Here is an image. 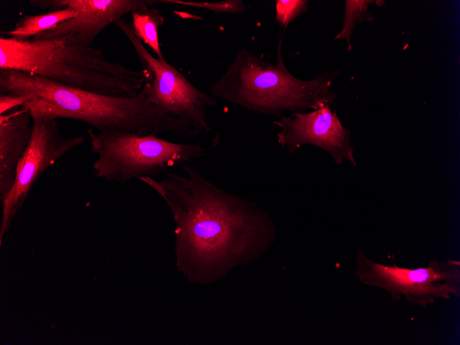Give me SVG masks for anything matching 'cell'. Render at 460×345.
I'll return each mask as SVG.
<instances>
[{
	"mask_svg": "<svg viewBox=\"0 0 460 345\" xmlns=\"http://www.w3.org/2000/svg\"><path fill=\"white\" fill-rule=\"evenodd\" d=\"M181 167L183 174L138 179L155 190L172 213L178 271L190 283L210 284L265 253L276 229L256 204L227 192L188 163Z\"/></svg>",
	"mask_w": 460,
	"mask_h": 345,
	"instance_id": "6da1fadb",
	"label": "cell"
},
{
	"mask_svg": "<svg viewBox=\"0 0 460 345\" xmlns=\"http://www.w3.org/2000/svg\"><path fill=\"white\" fill-rule=\"evenodd\" d=\"M29 3L35 8L54 10L70 8L78 13L77 17L32 39L63 37L69 43L87 46L103 30L125 14L138 8L162 3V0H30Z\"/></svg>",
	"mask_w": 460,
	"mask_h": 345,
	"instance_id": "30bf717a",
	"label": "cell"
},
{
	"mask_svg": "<svg viewBox=\"0 0 460 345\" xmlns=\"http://www.w3.org/2000/svg\"><path fill=\"white\" fill-rule=\"evenodd\" d=\"M282 39L278 41L275 63L244 48L239 50L224 73L209 86L212 95L258 114L278 116L285 112L330 106L337 96L331 87L340 70L323 72L308 81L295 77L283 61Z\"/></svg>",
	"mask_w": 460,
	"mask_h": 345,
	"instance_id": "277c9868",
	"label": "cell"
},
{
	"mask_svg": "<svg viewBox=\"0 0 460 345\" xmlns=\"http://www.w3.org/2000/svg\"><path fill=\"white\" fill-rule=\"evenodd\" d=\"M77 15V12L70 8L56 10L38 15H25L19 19L13 29L3 31L1 35L17 40H28Z\"/></svg>",
	"mask_w": 460,
	"mask_h": 345,
	"instance_id": "7c38bea8",
	"label": "cell"
},
{
	"mask_svg": "<svg viewBox=\"0 0 460 345\" xmlns=\"http://www.w3.org/2000/svg\"><path fill=\"white\" fill-rule=\"evenodd\" d=\"M0 69L41 76L87 91L118 97L138 95L145 72L107 61L101 49L63 37L17 40L1 36Z\"/></svg>",
	"mask_w": 460,
	"mask_h": 345,
	"instance_id": "3957f363",
	"label": "cell"
},
{
	"mask_svg": "<svg viewBox=\"0 0 460 345\" xmlns=\"http://www.w3.org/2000/svg\"><path fill=\"white\" fill-rule=\"evenodd\" d=\"M127 38L145 72L140 92L165 114L178 118L202 132L211 128L207 120V107L216 105L215 99L194 86L165 59L155 58L144 46L124 18L114 23Z\"/></svg>",
	"mask_w": 460,
	"mask_h": 345,
	"instance_id": "8992f818",
	"label": "cell"
},
{
	"mask_svg": "<svg viewBox=\"0 0 460 345\" xmlns=\"http://www.w3.org/2000/svg\"><path fill=\"white\" fill-rule=\"evenodd\" d=\"M375 1L370 0H346L344 2V15L342 30L335 36V40L345 39L347 42V50L352 49L351 37L353 31L359 23L363 21H372L375 17L368 11L370 4Z\"/></svg>",
	"mask_w": 460,
	"mask_h": 345,
	"instance_id": "5bb4252c",
	"label": "cell"
},
{
	"mask_svg": "<svg viewBox=\"0 0 460 345\" xmlns=\"http://www.w3.org/2000/svg\"><path fill=\"white\" fill-rule=\"evenodd\" d=\"M32 132L28 147L19 162L14 184L2 202L0 244L12 220L21 209L34 184L44 171L76 147L83 136H64L56 118L32 116Z\"/></svg>",
	"mask_w": 460,
	"mask_h": 345,
	"instance_id": "ba28073f",
	"label": "cell"
},
{
	"mask_svg": "<svg viewBox=\"0 0 460 345\" xmlns=\"http://www.w3.org/2000/svg\"><path fill=\"white\" fill-rule=\"evenodd\" d=\"M131 15L135 34L155 52L158 59H164L158 38V29L165 22L160 11L152 6H144L134 10Z\"/></svg>",
	"mask_w": 460,
	"mask_h": 345,
	"instance_id": "4fadbf2b",
	"label": "cell"
},
{
	"mask_svg": "<svg viewBox=\"0 0 460 345\" xmlns=\"http://www.w3.org/2000/svg\"><path fill=\"white\" fill-rule=\"evenodd\" d=\"M273 124L280 129L277 132L278 144L289 154L304 145H313L326 151L335 164H342L346 159L357 165L351 132L330 106L282 115Z\"/></svg>",
	"mask_w": 460,
	"mask_h": 345,
	"instance_id": "9c48e42d",
	"label": "cell"
},
{
	"mask_svg": "<svg viewBox=\"0 0 460 345\" xmlns=\"http://www.w3.org/2000/svg\"><path fill=\"white\" fill-rule=\"evenodd\" d=\"M355 275L361 283L386 291L393 302L404 297L425 306L439 299L460 296V262L457 260H435L425 267L408 269L375 262L359 251Z\"/></svg>",
	"mask_w": 460,
	"mask_h": 345,
	"instance_id": "52a82bcc",
	"label": "cell"
},
{
	"mask_svg": "<svg viewBox=\"0 0 460 345\" xmlns=\"http://www.w3.org/2000/svg\"><path fill=\"white\" fill-rule=\"evenodd\" d=\"M95 176L106 181L126 182L132 178H157L167 169L187 163L205 155L201 143H178L155 134L119 130L96 133L87 130Z\"/></svg>",
	"mask_w": 460,
	"mask_h": 345,
	"instance_id": "5b68a950",
	"label": "cell"
},
{
	"mask_svg": "<svg viewBox=\"0 0 460 345\" xmlns=\"http://www.w3.org/2000/svg\"><path fill=\"white\" fill-rule=\"evenodd\" d=\"M33 97L30 94L19 95L15 94H0V115L6 114V112L14 108L22 106L28 101L32 99Z\"/></svg>",
	"mask_w": 460,
	"mask_h": 345,
	"instance_id": "e0dca14e",
	"label": "cell"
},
{
	"mask_svg": "<svg viewBox=\"0 0 460 345\" xmlns=\"http://www.w3.org/2000/svg\"><path fill=\"white\" fill-rule=\"evenodd\" d=\"M306 0H275V21L286 28L293 21L308 10Z\"/></svg>",
	"mask_w": 460,
	"mask_h": 345,
	"instance_id": "9a60e30c",
	"label": "cell"
},
{
	"mask_svg": "<svg viewBox=\"0 0 460 345\" xmlns=\"http://www.w3.org/2000/svg\"><path fill=\"white\" fill-rule=\"evenodd\" d=\"M0 92L31 95L23 105L32 116L81 121L98 132L119 130L137 134L169 133L194 139L202 131L165 114L139 92L134 97L101 94L68 86L41 76L0 69Z\"/></svg>",
	"mask_w": 460,
	"mask_h": 345,
	"instance_id": "7a4b0ae2",
	"label": "cell"
},
{
	"mask_svg": "<svg viewBox=\"0 0 460 345\" xmlns=\"http://www.w3.org/2000/svg\"><path fill=\"white\" fill-rule=\"evenodd\" d=\"M33 120L21 106L0 115V198L3 202L12 188L19 160L29 144Z\"/></svg>",
	"mask_w": 460,
	"mask_h": 345,
	"instance_id": "8fae6325",
	"label": "cell"
},
{
	"mask_svg": "<svg viewBox=\"0 0 460 345\" xmlns=\"http://www.w3.org/2000/svg\"><path fill=\"white\" fill-rule=\"evenodd\" d=\"M164 3H174L185 6L208 10L216 13H237L245 11V6L240 0H226L217 2H195L182 0H163Z\"/></svg>",
	"mask_w": 460,
	"mask_h": 345,
	"instance_id": "2e32d148",
	"label": "cell"
}]
</instances>
